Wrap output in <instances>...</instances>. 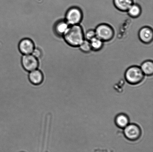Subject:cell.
Returning <instances> with one entry per match:
<instances>
[{"mask_svg":"<svg viewBox=\"0 0 153 152\" xmlns=\"http://www.w3.org/2000/svg\"><path fill=\"white\" fill-rule=\"evenodd\" d=\"M142 11L141 7L139 4H133L127 12L130 17L136 18L140 15Z\"/></svg>","mask_w":153,"mask_h":152,"instance_id":"obj_14","label":"cell"},{"mask_svg":"<svg viewBox=\"0 0 153 152\" xmlns=\"http://www.w3.org/2000/svg\"><path fill=\"white\" fill-rule=\"evenodd\" d=\"M34 48L33 43L29 38H24L19 43V50L23 55L31 54Z\"/></svg>","mask_w":153,"mask_h":152,"instance_id":"obj_8","label":"cell"},{"mask_svg":"<svg viewBox=\"0 0 153 152\" xmlns=\"http://www.w3.org/2000/svg\"><path fill=\"white\" fill-rule=\"evenodd\" d=\"M31 54L37 59L41 56L42 52L39 49L37 48H35L33 51L32 53H31Z\"/></svg>","mask_w":153,"mask_h":152,"instance_id":"obj_18","label":"cell"},{"mask_svg":"<svg viewBox=\"0 0 153 152\" xmlns=\"http://www.w3.org/2000/svg\"><path fill=\"white\" fill-rule=\"evenodd\" d=\"M115 7L120 11L127 12L134 4L133 0H113Z\"/></svg>","mask_w":153,"mask_h":152,"instance_id":"obj_10","label":"cell"},{"mask_svg":"<svg viewBox=\"0 0 153 152\" xmlns=\"http://www.w3.org/2000/svg\"><path fill=\"white\" fill-rule=\"evenodd\" d=\"M22 62L24 68L28 72H30L38 68V60L31 54L23 55Z\"/></svg>","mask_w":153,"mask_h":152,"instance_id":"obj_6","label":"cell"},{"mask_svg":"<svg viewBox=\"0 0 153 152\" xmlns=\"http://www.w3.org/2000/svg\"><path fill=\"white\" fill-rule=\"evenodd\" d=\"M96 36L103 42L111 41L114 36V31L111 26L106 23H101L96 27Z\"/></svg>","mask_w":153,"mask_h":152,"instance_id":"obj_4","label":"cell"},{"mask_svg":"<svg viewBox=\"0 0 153 152\" xmlns=\"http://www.w3.org/2000/svg\"><path fill=\"white\" fill-rule=\"evenodd\" d=\"M124 136L129 140H137L141 135L142 131L140 128L135 124H128L124 128Z\"/></svg>","mask_w":153,"mask_h":152,"instance_id":"obj_5","label":"cell"},{"mask_svg":"<svg viewBox=\"0 0 153 152\" xmlns=\"http://www.w3.org/2000/svg\"><path fill=\"white\" fill-rule=\"evenodd\" d=\"M70 26V25L66 21L65 19H59L55 24V31L58 35L63 36Z\"/></svg>","mask_w":153,"mask_h":152,"instance_id":"obj_11","label":"cell"},{"mask_svg":"<svg viewBox=\"0 0 153 152\" xmlns=\"http://www.w3.org/2000/svg\"><path fill=\"white\" fill-rule=\"evenodd\" d=\"M139 40L142 43L149 44L152 42L153 39V31L149 26L143 27L139 30L138 32Z\"/></svg>","mask_w":153,"mask_h":152,"instance_id":"obj_7","label":"cell"},{"mask_svg":"<svg viewBox=\"0 0 153 152\" xmlns=\"http://www.w3.org/2000/svg\"><path fill=\"white\" fill-rule=\"evenodd\" d=\"M144 75L148 76L152 75L153 74V62L152 60L145 61L140 67Z\"/></svg>","mask_w":153,"mask_h":152,"instance_id":"obj_13","label":"cell"},{"mask_svg":"<svg viewBox=\"0 0 153 152\" xmlns=\"http://www.w3.org/2000/svg\"><path fill=\"white\" fill-rule=\"evenodd\" d=\"M91 50L94 51H98L102 48L103 46V42L100 39L97 37H94L89 41Z\"/></svg>","mask_w":153,"mask_h":152,"instance_id":"obj_15","label":"cell"},{"mask_svg":"<svg viewBox=\"0 0 153 152\" xmlns=\"http://www.w3.org/2000/svg\"><path fill=\"white\" fill-rule=\"evenodd\" d=\"M144 74L140 67L132 66L127 68L125 73V77L127 82L132 84H137L143 81Z\"/></svg>","mask_w":153,"mask_h":152,"instance_id":"obj_2","label":"cell"},{"mask_svg":"<svg viewBox=\"0 0 153 152\" xmlns=\"http://www.w3.org/2000/svg\"><path fill=\"white\" fill-rule=\"evenodd\" d=\"M83 18L82 10L76 6L70 7L66 13L65 20L70 25L79 24Z\"/></svg>","mask_w":153,"mask_h":152,"instance_id":"obj_3","label":"cell"},{"mask_svg":"<svg viewBox=\"0 0 153 152\" xmlns=\"http://www.w3.org/2000/svg\"><path fill=\"white\" fill-rule=\"evenodd\" d=\"M79 48L81 51L85 53H89L92 50L89 41L85 39L79 46Z\"/></svg>","mask_w":153,"mask_h":152,"instance_id":"obj_16","label":"cell"},{"mask_svg":"<svg viewBox=\"0 0 153 152\" xmlns=\"http://www.w3.org/2000/svg\"><path fill=\"white\" fill-rule=\"evenodd\" d=\"M63 36L69 45L74 48L79 47L85 40L83 29L79 24L70 25Z\"/></svg>","mask_w":153,"mask_h":152,"instance_id":"obj_1","label":"cell"},{"mask_svg":"<svg viewBox=\"0 0 153 152\" xmlns=\"http://www.w3.org/2000/svg\"><path fill=\"white\" fill-rule=\"evenodd\" d=\"M96 37V33L94 29L88 30L85 34V39L88 40V41H90V40Z\"/></svg>","mask_w":153,"mask_h":152,"instance_id":"obj_17","label":"cell"},{"mask_svg":"<svg viewBox=\"0 0 153 152\" xmlns=\"http://www.w3.org/2000/svg\"><path fill=\"white\" fill-rule=\"evenodd\" d=\"M28 78L32 84L35 85H38L43 82L44 76L42 71L37 69L29 72Z\"/></svg>","mask_w":153,"mask_h":152,"instance_id":"obj_9","label":"cell"},{"mask_svg":"<svg viewBox=\"0 0 153 152\" xmlns=\"http://www.w3.org/2000/svg\"><path fill=\"white\" fill-rule=\"evenodd\" d=\"M129 119L126 115L121 114L115 117V123L117 126L121 129H124L129 123Z\"/></svg>","mask_w":153,"mask_h":152,"instance_id":"obj_12","label":"cell"}]
</instances>
